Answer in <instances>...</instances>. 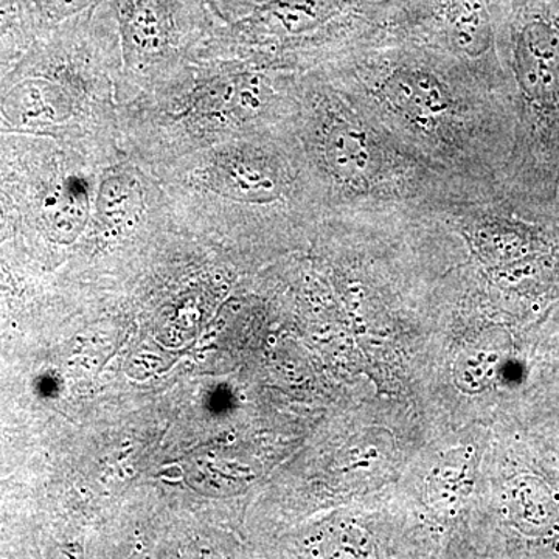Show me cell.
Wrapping results in <instances>:
<instances>
[{
  "instance_id": "7",
  "label": "cell",
  "mask_w": 559,
  "mask_h": 559,
  "mask_svg": "<svg viewBox=\"0 0 559 559\" xmlns=\"http://www.w3.org/2000/svg\"><path fill=\"white\" fill-rule=\"evenodd\" d=\"M448 40L460 53L480 57L492 43L491 22L479 2L459 0L444 16Z\"/></svg>"
},
{
  "instance_id": "1",
  "label": "cell",
  "mask_w": 559,
  "mask_h": 559,
  "mask_svg": "<svg viewBox=\"0 0 559 559\" xmlns=\"http://www.w3.org/2000/svg\"><path fill=\"white\" fill-rule=\"evenodd\" d=\"M124 50L143 64L160 60L183 39L209 27L205 0H105Z\"/></svg>"
},
{
  "instance_id": "6",
  "label": "cell",
  "mask_w": 559,
  "mask_h": 559,
  "mask_svg": "<svg viewBox=\"0 0 559 559\" xmlns=\"http://www.w3.org/2000/svg\"><path fill=\"white\" fill-rule=\"evenodd\" d=\"M38 35L31 0H0V80L16 68Z\"/></svg>"
},
{
  "instance_id": "8",
  "label": "cell",
  "mask_w": 559,
  "mask_h": 559,
  "mask_svg": "<svg viewBox=\"0 0 559 559\" xmlns=\"http://www.w3.org/2000/svg\"><path fill=\"white\" fill-rule=\"evenodd\" d=\"M323 16L325 10L319 0H274L250 21L277 35H300L319 25Z\"/></svg>"
},
{
  "instance_id": "5",
  "label": "cell",
  "mask_w": 559,
  "mask_h": 559,
  "mask_svg": "<svg viewBox=\"0 0 559 559\" xmlns=\"http://www.w3.org/2000/svg\"><path fill=\"white\" fill-rule=\"evenodd\" d=\"M393 112L419 128L436 127L451 110V95L436 75L418 69L395 70L381 87Z\"/></svg>"
},
{
  "instance_id": "4",
  "label": "cell",
  "mask_w": 559,
  "mask_h": 559,
  "mask_svg": "<svg viewBox=\"0 0 559 559\" xmlns=\"http://www.w3.org/2000/svg\"><path fill=\"white\" fill-rule=\"evenodd\" d=\"M323 164L334 178L360 186L378 168L377 146L362 123L352 117H331L320 140Z\"/></svg>"
},
{
  "instance_id": "2",
  "label": "cell",
  "mask_w": 559,
  "mask_h": 559,
  "mask_svg": "<svg viewBox=\"0 0 559 559\" xmlns=\"http://www.w3.org/2000/svg\"><path fill=\"white\" fill-rule=\"evenodd\" d=\"M513 72L533 121L550 139L559 134V20L549 13L530 14L513 39Z\"/></svg>"
},
{
  "instance_id": "9",
  "label": "cell",
  "mask_w": 559,
  "mask_h": 559,
  "mask_svg": "<svg viewBox=\"0 0 559 559\" xmlns=\"http://www.w3.org/2000/svg\"><path fill=\"white\" fill-rule=\"evenodd\" d=\"M105 0H31L39 33L86 13Z\"/></svg>"
},
{
  "instance_id": "3",
  "label": "cell",
  "mask_w": 559,
  "mask_h": 559,
  "mask_svg": "<svg viewBox=\"0 0 559 559\" xmlns=\"http://www.w3.org/2000/svg\"><path fill=\"white\" fill-rule=\"evenodd\" d=\"M198 179L223 197L241 202H271L282 191L277 168L260 153L226 148L202 162Z\"/></svg>"
}]
</instances>
